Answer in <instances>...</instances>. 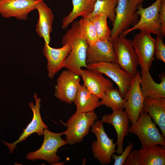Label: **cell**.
<instances>
[{
  "label": "cell",
  "instance_id": "6da1fadb",
  "mask_svg": "<svg viewBox=\"0 0 165 165\" xmlns=\"http://www.w3.org/2000/svg\"><path fill=\"white\" fill-rule=\"evenodd\" d=\"M61 43L62 44L68 43L71 48L64 68L79 75V71L82 67L88 69L86 59L88 45L79 33L78 21L73 23L71 28L67 30Z\"/></svg>",
  "mask_w": 165,
  "mask_h": 165
},
{
  "label": "cell",
  "instance_id": "ba28073f",
  "mask_svg": "<svg viewBox=\"0 0 165 165\" xmlns=\"http://www.w3.org/2000/svg\"><path fill=\"white\" fill-rule=\"evenodd\" d=\"M91 132L96 136L97 140L93 142L92 150L94 157L103 165H107L111 161L112 155L116 152V144L110 139L104 129L103 123L97 120L91 127Z\"/></svg>",
  "mask_w": 165,
  "mask_h": 165
},
{
  "label": "cell",
  "instance_id": "7402d4cb",
  "mask_svg": "<svg viewBox=\"0 0 165 165\" xmlns=\"http://www.w3.org/2000/svg\"><path fill=\"white\" fill-rule=\"evenodd\" d=\"M99 99L80 84L73 101L77 107L75 112L79 114L94 111L101 105Z\"/></svg>",
  "mask_w": 165,
  "mask_h": 165
},
{
  "label": "cell",
  "instance_id": "4fadbf2b",
  "mask_svg": "<svg viewBox=\"0 0 165 165\" xmlns=\"http://www.w3.org/2000/svg\"><path fill=\"white\" fill-rule=\"evenodd\" d=\"M35 103L30 102L29 106L32 110L33 116L30 123L28 125L23 132L16 141L11 143L3 141L4 145L7 146L10 150L9 153H12L17 146V145L22 141L25 140L30 135L36 133L39 136L43 135L44 130L48 128L47 126L44 123L41 118L40 110L41 107V99L38 97L37 94L35 92L33 95Z\"/></svg>",
  "mask_w": 165,
  "mask_h": 165
},
{
  "label": "cell",
  "instance_id": "1f68e13d",
  "mask_svg": "<svg viewBox=\"0 0 165 165\" xmlns=\"http://www.w3.org/2000/svg\"><path fill=\"white\" fill-rule=\"evenodd\" d=\"M159 19L165 34V0H162L159 10Z\"/></svg>",
  "mask_w": 165,
  "mask_h": 165
},
{
  "label": "cell",
  "instance_id": "d4e9b609",
  "mask_svg": "<svg viewBox=\"0 0 165 165\" xmlns=\"http://www.w3.org/2000/svg\"><path fill=\"white\" fill-rule=\"evenodd\" d=\"M118 2V0H96L93 12L87 18H90L97 15L104 14L107 16L113 24Z\"/></svg>",
  "mask_w": 165,
  "mask_h": 165
},
{
  "label": "cell",
  "instance_id": "30bf717a",
  "mask_svg": "<svg viewBox=\"0 0 165 165\" xmlns=\"http://www.w3.org/2000/svg\"><path fill=\"white\" fill-rule=\"evenodd\" d=\"M132 42L141 68L149 71L155 59L156 39L151 34L140 31L134 35Z\"/></svg>",
  "mask_w": 165,
  "mask_h": 165
},
{
  "label": "cell",
  "instance_id": "5b68a950",
  "mask_svg": "<svg viewBox=\"0 0 165 165\" xmlns=\"http://www.w3.org/2000/svg\"><path fill=\"white\" fill-rule=\"evenodd\" d=\"M47 129L44 130V140L41 146L35 151L29 152L26 156V159L32 161L37 160H44L52 165L59 163L61 159L57 155V150L68 143L61 137L63 132L55 133Z\"/></svg>",
  "mask_w": 165,
  "mask_h": 165
},
{
  "label": "cell",
  "instance_id": "e0dca14e",
  "mask_svg": "<svg viewBox=\"0 0 165 165\" xmlns=\"http://www.w3.org/2000/svg\"><path fill=\"white\" fill-rule=\"evenodd\" d=\"M101 120L103 123L111 124L115 128L117 135L116 152L118 155L120 154L124 150V138L129 132L130 120L127 113L123 109L113 110L111 114H106L103 116Z\"/></svg>",
  "mask_w": 165,
  "mask_h": 165
},
{
  "label": "cell",
  "instance_id": "4dcf8cb0",
  "mask_svg": "<svg viewBox=\"0 0 165 165\" xmlns=\"http://www.w3.org/2000/svg\"><path fill=\"white\" fill-rule=\"evenodd\" d=\"M124 165H139L138 150H131L124 161Z\"/></svg>",
  "mask_w": 165,
  "mask_h": 165
},
{
  "label": "cell",
  "instance_id": "8992f818",
  "mask_svg": "<svg viewBox=\"0 0 165 165\" xmlns=\"http://www.w3.org/2000/svg\"><path fill=\"white\" fill-rule=\"evenodd\" d=\"M98 119L94 111L79 114L75 112L65 124L67 129L63 132L68 144L73 145L81 142Z\"/></svg>",
  "mask_w": 165,
  "mask_h": 165
},
{
  "label": "cell",
  "instance_id": "f546056e",
  "mask_svg": "<svg viewBox=\"0 0 165 165\" xmlns=\"http://www.w3.org/2000/svg\"><path fill=\"white\" fill-rule=\"evenodd\" d=\"M134 147L132 143L131 142L126 147L123 152L119 155L113 154L111 158L114 160V165H123L129 153Z\"/></svg>",
  "mask_w": 165,
  "mask_h": 165
},
{
  "label": "cell",
  "instance_id": "52a82bcc",
  "mask_svg": "<svg viewBox=\"0 0 165 165\" xmlns=\"http://www.w3.org/2000/svg\"><path fill=\"white\" fill-rule=\"evenodd\" d=\"M129 132L139 138L141 147L151 145H165V138L160 132L147 113L142 111L136 122L129 128Z\"/></svg>",
  "mask_w": 165,
  "mask_h": 165
},
{
  "label": "cell",
  "instance_id": "ac0fdd59",
  "mask_svg": "<svg viewBox=\"0 0 165 165\" xmlns=\"http://www.w3.org/2000/svg\"><path fill=\"white\" fill-rule=\"evenodd\" d=\"M102 62H115L113 46L110 40H99L88 45L86 52V64Z\"/></svg>",
  "mask_w": 165,
  "mask_h": 165
},
{
  "label": "cell",
  "instance_id": "ffe728a7",
  "mask_svg": "<svg viewBox=\"0 0 165 165\" xmlns=\"http://www.w3.org/2000/svg\"><path fill=\"white\" fill-rule=\"evenodd\" d=\"M141 88L144 97L152 98H165V74L159 75L160 83L156 82L152 77L149 71L141 68Z\"/></svg>",
  "mask_w": 165,
  "mask_h": 165
},
{
  "label": "cell",
  "instance_id": "9c48e42d",
  "mask_svg": "<svg viewBox=\"0 0 165 165\" xmlns=\"http://www.w3.org/2000/svg\"><path fill=\"white\" fill-rule=\"evenodd\" d=\"M88 69L104 74L111 78L117 85L123 98L130 88L132 79L116 63L102 62L87 64Z\"/></svg>",
  "mask_w": 165,
  "mask_h": 165
},
{
  "label": "cell",
  "instance_id": "44dd1931",
  "mask_svg": "<svg viewBox=\"0 0 165 165\" xmlns=\"http://www.w3.org/2000/svg\"><path fill=\"white\" fill-rule=\"evenodd\" d=\"M142 111L150 116L165 138V98L145 97Z\"/></svg>",
  "mask_w": 165,
  "mask_h": 165
},
{
  "label": "cell",
  "instance_id": "484cf974",
  "mask_svg": "<svg viewBox=\"0 0 165 165\" xmlns=\"http://www.w3.org/2000/svg\"><path fill=\"white\" fill-rule=\"evenodd\" d=\"M100 101V105H105L113 111L123 109L125 99L121 96L118 89H110L107 90L104 97Z\"/></svg>",
  "mask_w": 165,
  "mask_h": 165
},
{
  "label": "cell",
  "instance_id": "2e32d148",
  "mask_svg": "<svg viewBox=\"0 0 165 165\" xmlns=\"http://www.w3.org/2000/svg\"><path fill=\"white\" fill-rule=\"evenodd\" d=\"M62 45L63 46L60 48H54L44 43L42 52L47 59L48 75L51 79L64 68L66 58L71 50V48L68 43Z\"/></svg>",
  "mask_w": 165,
  "mask_h": 165
},
{
  "label": "cell",
  "instance_id": "d6986e66",
  "mask_svg": "<svg viewBox=\"0 0 165 165\" xmlns=\"http://www.w3.org/2000/svg\"><path fill=\"white\" fill-rule=\"evenodd\" d=\"M38 13L39 19L35 28L37 34L49 44L54 15L51 9L43 1L38 0L35 5Z\"/></svg>",
  "mask_w": 165,
  "mask_h": 165
},
{
  "label": "cell",
  "instance_id": "d6a6232c",
  "mask_svg": "<svg viewBox=\"0 0 165 165\" xmlns=\"http://www.w3.org/2000/svg\"><path fill=\"white\" fill-rule=\"evenodd\" d=\"M1 0H0V1H1Z\"/></svg>",
  "mask_w": 165,
  "mask_h": 165
},
{
  "label": "cell",
  "instance_id": "7a4b0ae2",
  "mask_svg": "<svg viewBox=\"0 0 165 165\" xmlns=\"http://www.w3.org/2000/svg\"><path fill=\"white\" fill-rule=\"evenodd\" d=\"M144 0H118L115 8L116 16L109 40L112 42L123 32L138 22L136 12Z\"/></svg>",
  "mask_w": 165,
  "mask_h": 165
},
{
  "label": "cell",
  "instance_id": "277c9868",
  "mask_svg": "<svg viewBox=\"0 0 165 165\" xmlns=\"http://www.w3.org/2000/svg\"><path fill=\"white\" fill-rule=\"evenodd\" d=\"M162 0H156L152 5L144 8L142 4L138 8L136 13L140 19L133 27L123 32L121 34L126 36L132 31L139 29L150 34H153L163 38V33L159 19V10Z\"/></svg>",
  "mask_w": 165,
  "mask_h": 165
},
{
  "label": "cell",
  "instance_id": "603a6c76",
  "mask_svg": "<svg viewBox=\"0 0 165 165\" xmlns=\"http://www.w3.org/2000/svg\"><path fill=\"white\" fill-rule=\"evenodd\" d=\"M138 152L139 165L165 164V149L158 145L141 148Z\"/></svg>",
  "mask_w": 165,
  "mask_h": 165
},
{
  "label": "cell",
  "instance_id": "f1b7e54d",
  "mask_svg": "<svg viewBox=\"0 0 165 165\" xmlns=\"http://www.w3.org/2000/svg\"><path fill=\"white\" fill-rule=\"evenodd\" d=\"M156 40L155 58L165 63V45L163 38L157 36Z\"/></svg>",
  "mask_w": 165,
  "mask_h": 165
},
{
  "label": "cell",
  "instance_id": "83f0119b",
  "mask_svg": "<svg viewBox=\"0 0 165 165\" xmlns=\"http://www.w3.org/2000/svg\"><path fill=\"white\" fill-rule=\"evenodd\" d=\"M107 18V16L104 14L97 15L89 18L95 27L99 40H109L111 31L108 25Z\"/></svg>",
  "mask_w": 165,
  "mask_h": 165
},
{
  "label": "cell",
  "instance_id": "4316f807",
  "mask_svg": "<svg viewBox=\"0 0 165 165\" xmlns=\"http://www.w3.org/2000/svg\"><path fill=\"white\" fill-rule=\"evenodd\" d=\"M78 22L79 33L88 45L99 40L95 27L90 19L82 17Z\"/></svg>",
  "mask_w": 165,
  "mask_h": 165
},
{
  "label": "cell",
  "instance_id": "5bb4252c",
  "mask_svg": "<svg viewBox=\"0 0 165 165\" xmlns=\"http://www.w3.org/2000/svg\"><path fill=\"white\" fill-rule=\"evenodd\" d=\"M38 0H2L0 14L4 18L14 17L21 20L28 19L29 13L35 9Z\"/></svg>",
  "mask_w": 165,
  "mask_h": 165
},
{
  "label": "cell",
  "instance_id": "7c38bea8",
  "mask_svg": "<svg viewBox=\"0 0 165 165\" xmlns=\"http://www.w3.org/2000/svg\"><path fill=\"white\" fill-rule=\"evenodd\" d=\"M79 76L68 70L62 72L57 80L54 95L69 104L73 102L80 84Z\"/></svg>",
  "mask_w": 165,
  "mask_h": 165
},
{
  "label": "cell",
  "instance_id": "836d02e7",
  "mask_svg": "<svg viewBox=\"0 0 165 165\" xmlns=\"http://www.w3.org/2000/svg\"></svg>",
  "mask_w": 165,
  "mask_h": 165
},
{
  "label": "cell",
  "instance_id": "cb8c5ba5",
  "mask_svg": "<svg viewBox=\"0 0 165 165\" xmlns=\"http://www.w3.org/2000/svg\"><path fill=\"white\" fill-rule=\"evenodd\" d=\"M72 10L62 20V28L66 29L78 17L87 18L93 12L96 0H71Z\"/></svg>",
  "mask_w": 165,
  "mask_h": 165
},
{
  "label": "cell",
  "instance_id": "3957f363",
  "mask_svg": "<svg viewBox=\"0 0 165 165\" xmlns=\"http://www.w3.org/2000/svg\"><path fill=\"white\" fill-rule=\"evenodd\" d=\"M115 63L132 79L138 72V57L134 49L132 40L120 34L112 42Z\"/></svg>",
  "mask_w": 165,
  "mask_h": 165
},
{
  "label": "cell",
  "instance_id": "9a60e30c",
  "mask_svg": "<svg viewBox=\"0 0 165 165\" xmlns=\"http://www.w3.org/2000/svg\"><path fill=\"white\" fill-rule=\"evenodd\" d=\"M79 75L82 79L83 85L100 99L104 97L107 90L113 88L112 82L97 71L81 68L79 71Z\"/></svg>",
  "mask_w": 165,
  "mask_h": 165
},
{
  "label": "cell",
  "instance_id": "8fae6325",
  "mask_svg": "<svg viewBox=\"0 0 165 165\" xmlns=\"http://www.w3.org/2000/svg\"><path fill=\"white\" fill-rule=\"evenodd\" d=\"M141 75L139 72L132 79L129 90L124 98V108L131 124L135 123L142 111L145 97L141 88Z\"/></svg>",
  "mask_w": 165,
  "mask_h": 165
}]
</instances>
